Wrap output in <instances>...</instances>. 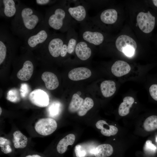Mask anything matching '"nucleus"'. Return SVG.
I'll return each instance as SVG.
<instances>
[{
  "mask_svg": "<svg viewBox=\"0 0 157 157\" xmlns=\"http://www.w3.org/2000/svg\"><path fill=\"white\" fill-rule=\"evenodd\" d=\"M115 44L117 50L122 52L124 49L128 47H132L135 50L137 47L135 41L126 35H122L118 37L115 41Z\"/></svg>",
  "mask_w": 157,
  "mask_h": 157,
  "instance_id": "4468645a",
  "label": "nucleus"
},
{
  "mask_svg": "<svg viewBox=\"0 0 157 157\" xmlns=\"http://www.w3.org/2000/svg\"><path fill=\"white\" fill-rule=\"evenodd\" d=\"M131 69L130 66L126 62L119 60L115 62L113 65L111 71L115 76L120 77L128 73Z\"/></svg>",
  "mask_w": 157,
  "mask_h": 157,
  "instance_id": "dca6fc26",
  "label": "nucleus"
},
{
  "mask_svg": "<svg viewBox=\"0 0 157 157\" xmlns=\"http://www.w3.org/2000/svg\"><path fill=\"white\" fill-rule=\"evenodd\" d=\"M60 109V104L55 102L52 103L48 108V112L49 116L54 117L59 114Z\"/></svg>",
  "mask_w": 157,
  "mask_h": 157,
  "instance_id": "c85d7f7f",
  "label": "nucleus"
},
{
  "mask_svg": "<svg viewBox=\"0 0 157 157\" xmlns=\"http://www.w3.org/2000/svg\"><path fill=\"white\" fill-rule=\"evenodd\" d=\"M134 102V99L131 97H125L123 102L120 105L118 109V113L121 116L127 115L129 112V109Z\"/></svg>",
  "mask_w": 157,
  "mask_h": 157,
  "instance_id": "b1692460",
  "label": "nucleus"
},
{
  "mask_svg": "<svg viewBox=\"0 0 157 157\" xmlns=\"http://www.w3.org/2000/svg\"><path fill=\"white\" fill-rule=\"evenodd\" d=\"M115 83L113 81L106 80L102 82L100 85V89L103 96L108 97L112 96L116 90Z\"/></svg>",
  "mask_w": 157,
  "mask_h": 157,
  "instance_id": "412c9836",
  "label": "nucleus"
},
{
  "mask_svg": "<svg viewBox=\"0 0 157 157\" xmlns=\"http://www.w3.org/2000/svg\"><path fill=\"white\" fill-rule=\"evenodd\" d=\"M92 74L90 70L85 67H78L70 71L68 74L69 78L74 81H78L87 79Z\"/></svg>",
  "mask_w": 157,
  "mask_h": 157,
  "instance_id": "ddd939ff",
  "label": "nucleus"
},
{
  "mask_svg": "<svg viewBox=\"0 0 157 157\" xmlns=\"http://www.w3.org/2000/svg\"><path fill=\"white\" fill-rule=\"evenodd\" d=\"M29 98L33 104L39 107H45L49 104L48 94L41 89H37L33 91L29 94Z\"/></svg>",
  "mask_w": 157,
  "mask_h": 157,
  "instance_id": "9b49d317",
  "label": "nucleus"
},
{
  "mask_svg": "<svg viewBox=\"0 0 157 157\" xmlns=\"http://www.w3.org/2000/svg\"><path fill=\"white\" fill-rule=\"evenodd\" d=\"M0 115H1V113H2V109H1V107H0Z\"/></svg>",
  "mask_w": 157,
  "mask_h": 157,
  "instance_id": "4c0bfd02",
  "label": "nucleus"
},
{
  "mask_svg": "<svg viewBox=\"0 0 157 157\" xmlns=\"http://www.w3.org/2000/svg\"><path fill=\"white\" fill-rule=\"evenodd\" d=\"M156 142H157V137H156Z\"/></svg>",
  "mask_w": 157,
  "mask_h": 157,
  "instance_id": "58836bf2",
  "label": "nucleus"
},
{
  "mask_svg": "<svg viewBox=\"0 0 157 157\" xmlns=\"http://www.w3.org/2000/svg\"><path fill=\"white\" fill-rule=\"evenodd\" d=\"M15 90H10L8 93L7 99L10 101L13 102H17L20 100L19 95L17 94L18 93Z\"/></svg>",
  "mask_w": 157,
  "mask_h": 157,
  "instance_id": "7c9ffc66",
  "label": "nucleus"
},
{
  "mask_svg": "<svg viewBox=\"0 0 157 157\" xmlns=\"http://www.w3.org/2000/svg\"><path fill=\"white\" fill-rule=\"evenodd\" d=\"M21 3V2L18 0H0V17L5 18L14 17Z\"/></svg>",
  "mask_w": 157,
  "mask_h": 157,
  "instance_id": "6e6552de",
  "label": "nucleus"
},
{
  "mask_svg": "<svg viewBox=\"0 0 157 157\" xmlns=\"http://www.w3.org/2000/svg\"><path fill=\"white\" fill-rule=\"evenodd\" d=\"M101 22L106 24L114 23L117 18V13L116 10L113 8L105 10L101 13L99 17Z\"/></svg>",
  "mask_w": 157,
  "mask_h": 157,
  "instance_id": "6ab92c4d",
  "label": "nucleus"
},
{
  "mask_svg": "<svg viewBox=\"0 0 157 157\" xmlns=\"http://www.w3.org/2000/svg\"><path fill=\"white\" fill-rule=\"evenodd\" d=\"M92 46L81 39L78 40L75 50V53L77 57L83 61L88 59L92 55L91 47Z\"/></svg>",
  "mask_w": 157,
  "mask_h": 157,
  "instance_id": "f8f14e48",
  "label": "nucleus"
},
{
  "mask_svg": "<svg viewBox=\"0 0 157 157\" xmlns=\"http://www.w3.org/2000/svg\"><path fill=\"white\" fill-rule=\"evenodd\" d=\"M135 50L133 47H128L123 50V52L127 56L131 57L134 53Z\"/></svg>",
  "mask_w": 157,
  "mask_h": 157,
  "instance_id": "f704fd0d",
  "label": "nucleus"
},
{
  "mask_svg": "<svg viewBox=\"0 0 157 157\" xmlns=\"http://www.w3.org/2000/svg\"><path fill=\"white\" fill-rule=\"evenodd\" d=\"M94 104V101L92 99L89 97H86L77 111V114L80 116L84 115L89 110L93 107Z\"/></svg>",
  "mask_w": 157,
  "mask_h": 157,
  "instance_id": "a878e982",
  "label": "nucleus"
},
{
  "mask_svg": "<svg viewBox=\"0 0 157 157\" xmlns=\"http://www.w3.org/2000/svg\"><path fill=\"white\" fill-rule=\"evenodd\" d=\"M145 130L151 131L157 129V116L152 115L147 118L143 123Z\"/></svg>",
  "mask_w": 157,
  "mask_h": 157,
  "instance_id": "bb28decb",
  "label": "nucleus"
},
{
  "mask_svg": "<svg viewBox=\"0 0 157 157\" xmlns=\"http://www.w3.org/2000/svg\"><path fill=\"white\" fill-rule=\"evenodd\" d=\"M137 22L140 29L144 33H148L154 28L155 17L149 11L146 13L140 12L137 15Z\"/></svg>",
  "mask_w": 157,
  "mask_h": 157,
  "instance_id": "1a4fd4ad",
  "label": "nucleus"
},
{
  "mask_svg": "<svg viewBox=\"0 0 157 157\" xmlns=\"http://www.w3.org/2000/svg\"><path fill=\"white\" fill-rule=\"evenodd\" d=\"M149 92L152 97L157 101V85H152L149 88Z\"/></svg>",
  "mask_w": 157,
  "mask_h": 157,
  "instance_id": "473e14b6",
  "label": "nucleus"
},
{
  "mask_svg": "<svg viewBox=\"0 0 157 157\" xmlns=\"http://www.w3.org/2000/svg\"><path fill=\"white\" fill-rule=\"evenodd\" d=\"M157 149L156 147L152 143L151 140H148L146 141L144 147L145 153L148 154H153L156 152Z\"/></svg>",
  "mask_w": 157,
  "mask_h": 157,
  "instance_id": "c756f323",
  "label": "nucleus"
},
{
  "mask_svg": "<svg viewBox=\"0 0 157 157\" xmlns=\"http://www.w3.org/2000/svg\"><path fill=\"white\" fill-rule=\"evenodd\" d=\"M75 139V135L73 134H70L61 139L57 146L58 152L61 154L64 153L66 151L68 146L74 144Z\"/></svg>",
  "mask_w": 157,
  "mask_h": 157,
  "instance_id": "aec40b11",
  "label": "nucleus"
},
{
  "mask_svg": "<svg viewBox=\"0 0 157 157\" xmlns=\"http://www.w3.org/2000/svg\"><path fill=\"white\" fill-rule=\"evenodd\" d=\"M49 29L44 20L24 41L23 46L29 50L37 49L45 43L53 34Z\"/></svg>",
  "mask_w": 157,
  "mask_h": 157,
  "instance_id": "7ed1b4c3",
  "label": "nucleus"
},
{
  "mask_svg": "<svg viewBox=\"0 0 157 157\" xmlns=\"http://www.w3.org/2000/svg\"><path fill=\"white\" fill-rule=\"evenodd\" d=\"M10 144V143L9 140L4 137H0V147L3 153L8 154L12 152V149Z\"/></svg>",
  "mask_w": 157,
  "mask_h": 157,
  "instance_id": "cd10ccee",
  "label": "nucleus"
},
{
  "mask_svg": "<svg viewBox=\"0 0 157 157\" xmlns=\"http://www.w3.org/2000/svg\"><path fill=\"white\" fill-rule=\"evenodd\" d=\"M74 152L77 157H85L86 154L85 150L79 144L75 146Z\"/></svg>",
  "mask_w": 157,
  "mask_h": 157,
  "instance_id": "2f4dec72",
  "label": "nucleus"
},
{
  "mask_svg": "<svg viewBox=\"0 0 157 157\" xmlns=\"http://www.w3.org/2000/svg\"><path fill=\"white\" fill-rule=\"evenodd\" d=\"M87 3H77L74 6H71L67 1V10L72 19L75 22L80 24L88 20Z\"/></svg>",
  "mask_w": 157,
  "mask_h": 157,
  "instance_id": "423d86ee",
  "label": "nucleus"
},
{
  "mask_svg": "<svg viewBox=\"0 0 157 157\" xmlns=\"http://www.w3.org/2000/svg\"><path fill=\"white\" fill-rule=\"evenodd\" d=\"M13 142L14 147L16 149H23L27 146L28 139L19 131H15L13 134Z\"/></svg>",
  "mask_w": 157,
  "mask_h": 157,
  "instance_id": "4be33fe9",
  "label": "nucleus"
},
{
  "mask_svg": "<svg viewBox=\"0 0 157 157\" xmlns=\"http://www.w3.org/2000/svg\"><path fill=\"white\" fill-rule=\"evenodd\" d=\"M56 121L51 118H44L39 120L35 124V129L39 134L44 136L49 135L56 129Z\"/></svg>",
  "mask_w": 157,
  "mask_h": 157,
  "instance_id": "9d476101",
  "label": "nucleus"
},
{
  "mask_svg": "<svg viewBox=\"0 0 157 157\" xmlns=\"http://www.w3.org/2000/svg\"><path fill=\"white\" fill-rule=\"evenodd\" d=\"M41 78L44 81L46 88L49 90H54L59 85V82L57 76L51 72H44L42 75Z\"/></svg>",
  "mask_w": 157,
  "mask_h": 157,
  "instance_id": "f3484780",
  "label": "nucleus"
},
{
  "mask_svg": "<svg viewBox=\"0 0 157 157\" xmlns=\"http://www.w3.org/2000/svg\"><path fill=\"white\" fill-rule=\"evenodd\" d=\"M81 24V39L94 46L101 44L104 40L103 34L96 29V25L90 18Z\"/></svg>",
  "mask_w": 157,
  "mask_h": 157,
  "instance_id": "20e7f679",
  "label": "nucleus"
},
{
  "mask_svg": "<svg viewBox=\"0 0 157 157\" xmlns=\"http://www.w3.org/2000/svg\"><path fill=\"white\" fill-rule=\"evenodd\" d=\"M83 100V99L76 93L74 94L68 106L69 111L71 113L77 111Z\"/></svg>",
  "mask_w": 157,
  "mask_h": 157,
  "instance_id": "393cba45",
  "label": "nucleus"
},
{
  "mask_svg": "<svg viewBox=\"0 0 157 157\" xmlns=\"http://www.w3.org/2000/svg\"><path fill=\"white\" fill-rule=\"evenodd\" d=\"M33 64L31 61L29 60L24 61L22 68L17 74V78L22 81L29 80L33 74Z\"/></svg>",
  "mask_w": 157,
  "mask_h": 157,
  "instance_id": "2eb2a0df",
  "label": "nucleus"
},
{
  "mask_svg": "<svg viewBox=\"0 0 157 157\" xmlns=\"http://www.w3.org/2000/svg\"><path fill=\"white\" fill-rule=\"evenodd\" d=\"M97 128L101 129V132L103 135L110 136L116 135L118 131L117 127L112 125H109L104 120H101L97 121L96 124Z\"/></svg>",
  "mask_w": 157,
  "mask_h": 157,
  "instance_id": "a211bd4d",
  "label": "nucleus"
},
{
  "mask_svg": "<svg viewBox=\"0 0 157 157\" xmlns=\"http://www.w3.org/2000/svg\"><path fill=\"white\" fill-rule=\"evenodd\" d=\"M56 0H36L35 1L36 3L40 5H51L56 3Z\"/></svg>",
  "mask_w": 157,
  "mask_h": 157,
  "instance_id": "72a5a7b5",
  "label": "nucleus"
},
{
  "mask_svg": "<svg viewBox=\"0 0 157 157\" xmlns=\"http://www.w3.org/2000/svg\"><path fill=\"white\" fill-rule=\"evenodd\" d=\"M25 157H42L38 154H33L32 155H28Z\"/></svg>",
  "mask_w": 157,
  "mask_h": 157,
  "instance_id": "c9c22d12",
  "label": "nucleus"
},
{
  "mask_svg": "<svg viewBox=\"0 0 157 157\" xmlns=\"http://www.w3.org/2000/svg\"><path fill=\"white\" fill-rule=\"evenodd\" d=\"M152 1L154 5L157 7V0H154Z\"/></svg>",
  "mask_w": 157,
  "mask_h": 157,
  "instance_id": "e433bc0d",
  "label": "nucleus"
},
{
  "mask_svg": "<svg viewBox=\"0 0 157 157\" xmlns=\"http://www.w3.org/2000/svg\"><path fill=\"white\" fill-rule=\"evenodd\" d=\"M44 19L40 12L21 3L11 22V31L24 41Z\"/></svg>",
  "mask_w": 157,
  "mask_h": 157,
  "instance_id": "f257e3e1",
  "label": "nucleus"
},
{
  "mask_svg": "<svg viewBox=\"0 0 157 157\" xmlns=\"http://www.w3.org/2000/svg\"><path fill=\"white\" fill-rule=\"evenodd\" d=\"M67 1H60L46 10L44 21L50 29L64 33L73 27L75 22L67 11Z\"/></svg>",
  "mask_w": 157,
  "mask_h": 157,
  "instance_id": "f03ea898",
  "label": "nucleus"
},
{
  "mask_svg": "<svg viewBox=\"0 0 157 157\" xmlns=\"http://www.w3.org/2000/svg\"><path fill=\"white\" fill-rule=\"evenodd\" d=\"M113 152V149L110 144H104L97 146L94 150L95 157H106L111 155Z\"/></svg>",
  "mask_w": 157,
  "mask_h": 157,
  "instance_id": "5701e85b",
  "label": "nucleus"
},
{
  "mask_svg": "<svg viewBox=\"0 0 157 157\" xmlns=\"http://www.w3.org/2000/svg\"><path fill=\"white\" fill-rule=\"evenodd\" d=\"M78 35L73 27L67 32L66 38L63 45L60 56L65 57L67 53L71 54L75 52V47L78 41Z\"/></svg>",
  "mask_w": 157,
  "mask_h": 157,
  "instance_id": "0eeeda50",
  "label": "nucleus"
},
{
  "mask_svg": "<svg viewBox=\"0 0 157 157\" xmlns=\"http://www.w3.org/2000/svg\"><path fill=\"white\" fill-rule=\"evenodd\" d=\"M66 35L63 33H53L49 39L37 49L48 53L52 57L60 56Z\"/></svg>",
  "mask_w": 157,
  "mask_h": 157,
  "instance_id": "39448f33",
  "label": "nucleus"
}]
</instances>
